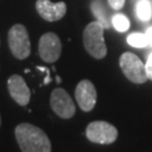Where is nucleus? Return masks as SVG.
Wrapping results in <instances>:
<instances>
[{"label": "nucleus", "instance_id": "8", "mask_svg": "<svg viewBox=\"0 0 152 152\" xmlns=\"http://www.w3.org/2000/svg\"><path fill=\"white\" fill-rule=\"evenodd\" d=\"M76 99L79 107L83 112H90L97 102V91L94 83L89 80H81L77 85Z\"/></svg>", "mask_w": 152, "mask_h": 152}, {"label": "nucleus", "instance_id": "20", "mask_svg": "<svg viewBox=\"0 0 152 152\" xmlns=\"http://www.w3.org/2000/svg\"><path fill=\"white\" fill-rule=\"evenodd\" d=\"M0 124H1V120H0Z\"/></svg>", "mask_w": 152, "mask_h": 152}, {"label": "nucleus", "instance_id": "18", "mask_svg": "<svg viewBox=\"0 0 152 152\" xmlns=\"http://www.w3.org/2000/svg\"><path fill=\"white\" fill-rule=\"evenodd\" d=\"M147 63H148V64L152 65V53H151V54H150V55H149V58H148Z\"/></svg>", "mask_w": 152, "mask_h": 152}, {"label": "nucleus", "instance_id": "4", "mask_svg": "<svg viewBox=\"0 0 152 152\" xmlns=\"http://www.w3.org/2000/svg\"><path fill=\"white\" fill-rule=\"evenodd\" d=\"M120 66L125 77L133 83L141 85L148 80L145 64L134 53L125 52L121 55Z\"/></svg>", "mask_w": 152, "mask_h": 152}, {"label": "nucleus", "instance_id": "19", "mask_svg": "<svg viewBox=\"0 0 152 152\" xmlns=\"http://www.w3.org/2000/svg\"><path fill=\"white\" fill-rule=\"evenodd\" d=\"M56 82H61V78H60V77H56Z\"/></svg>", "mask_w": 152, "mask_h": 152}, {"label": "nucleus", "instance_id": "6", "mask_svg": "<svg viewBox=\"0 0 152 152\" xmlns=\"http://www.w3.org/2000/svg\"><path fill=\"white\" fill-rule=\"evenodd\" d=\"M51 108L61 118H71L76 113V106L71 99L70 95L62 88H56L51 94Z\"/></svg>", "mask_w": 152, "mask_h": 152}, {"label": "nucleus", "instance_id": "2", "mask_svg": "<svg viewBox=\"0 0 152 152\" xmlns=\"http://www.w3.org/2000/svg\"><path fill=\"white\" fill-rule=\"evenodd\" d=\"M104 29L102 23L91 22L83 31V45L89 54L95 59H104L107 54V48L104 39Z\"/></svg>", "mask_w": 152, "mask_h": 152}, {"label": "nucleus", "instance_id": "11", "mask_svg": "<svg viewBox=\"0 0 152 152\" xmlns=\"http://www.w3.org/2000/svg\"><path fill=\"white\" fill-rule=\"evenodd\" d=\"M136 15L142 22H148L152 17V5L149 0H140L136 5Z\"/></svg>", "mask_w": 152, "mask_h": 152}, {"label": "nucleus", "instance_id": "10", "mask_svg": "<svg viewBox=\"0 0 152 152\" xmlns=\"http://www.w3.org/2000/svg\"><path fill=\"white\" fill-rule=\"evenodd\" d=\"M8 90L11 98L20 106H26L31 99V90L27 87L24 78L18 75H12L8 79Z\"/></svg>", "mask_w": 152, "mask_h": 152}, {"label": "nucleus", "instance_id": "9", "mask_svg": "<svg viewBox=\"0 0 152 152\" xmlns=\"http://www.w3.org/2000/svg\"><path fill=\"white\" fill-rule=\"evenodd\" d=\"M36 10L39 16L48 22H58L66 12V5L63 1L52 2L51 0H37Z\"/></svg>", "mask_w": 152, "mask_h": 152}, {"label": "nucleus", "instance_id": "7", "mask_svg": "<svg viewBox=\"0 0 152 152\" xmlns=\"http://www.w3.org/2000/svg\"><path fill=\"white\" fill-rule=\"evenodd\" d=\"M62 45L59 36L54 33H46L38 42V53L41 59L48 63H53L60 58Z\"/></svg>", "mask_w": 152, "mask_h": 152}, {"label": "nucleus", "instance_id": "12", "mask_svg": "<svg viewBox=\"0 0 152 152\" xmlns=\"http://www.w3.org/2000/svg\"><path fill=\"white\" fill-rule=\"evenodd\" d=\"M91 10L94 12V15L96 16V18L98 19V22L102 23L105 28H108L109 22L107 19V15H106L105 7H104L103 4L100 1H98V0H95L91 4Z\"/></svg>", "mask_w": 152, "mask_h": 152}, {"label": "nucleus", "instance_id": "16", "mask_svg": "<svg viewBox=\"0 0 152 152\" xmlns=\"http://www.w3.org/2000/svg\"><path fill=\"white\" fill-rule=\"evenodd\" d=\"M145 36H147V39H148V44H149L150 46H152V27H149L147 29Z\"/></svg>", "mask_w": 152, "mask_h": 152}, {"label": "nucleus", "instance_id": "13", "mask_svg": "<svg viewBox=\"0 0 152 152\" xmlns=\"http://www.w3.org/2000/svg\"><path fill=\"white\" fill-rule=\"evenodd\" d=\"M127 43L130 44L133 48H137V49H142L148 46V39L145 34L143 33H132L127 36Z\"/></svg>", "mask_w": 152, "mask_h": 152}, {"label": "nucleus", "instance_id": "3", "mask_svg": "<svg viewBox=\"0 0 152 152\" xmlns=\"http://www.w3.org/2000/svg\"><path fill=\"white\" fill-rule=\"evenodd\" d=\"M8 44L12 55L24 60L31 54V42L26 27L22 24L14 25L8 32Z\"/></svg>", "mask_w": 152, "mask_h": 152}, {"label": "nucleus", "instance_id": "5", "mask_svg": "<svg viewBox=\"0 0 152 152\" xmlns=\"http://www.w3.org/2000/svg\"><path fill=\"white\" fill-rule=\"evenodd\" d=\"M88 140L98 144H112L116 141L118 132L114 125L105 121H96L88 124L86 130Z\"/></svg>", "mask_w": 152, "mask_h": 152}, {"label": "nucleus", "instance_id": "15", "mask_svg": "<svg viewBox=\"0 0 152 152\" xmlns=\"http://www.w3.org/2000/svg\"><path fill=\"white\" fill-rule=\"evenodd\" d=\"M109 6L115 9V10H120L123 8V6L125 5V0H108Z\"/></svg>", "mask_w": 152, "mask_h": 152}, {"label": "nucleus", "instance_id": "1", "mask_svg": "<svg viewBox=\"0 0 152 152\" xmlns=\"http://www.w3.org/2000/svg\"><path fill=\"white\" fill-rule=\"evenodd\" d=\"M15 135L23 152H51L49 137L37 126L22 123L15 129Z\"/></svg>", "mask_w": 152, "mask_h": 152}, {"label": "nucleus", "instance_id": "17", "mask_svg": "<svg viewBox=\"0 0 152 152\" xmlns=\"http://www.w3.org/2000/svg\"><path fill=\"white\" fill-rule=\"evenodd\" d=\"M145 69H147V76H148V79H150L152 80V65L148 64L145 63Z\"/></svg>", "mask_w": 152, "mask_h": 152}, {"label": "nucleus", "instance_id": "14", "mask_svg": "<svg viewBox=\"0 0 152 152\" xmlns=\"http://www.w3.org/2000/svg\"><path fill=\"white\" fill-rule=\"evenodd\" d=\"M112 24H113L115 29L121 33L126 32L130 28V20L123 14H116V15H114L113 19H112Z\"/></svg>", "mask_w": 152, "mask_h": 152}]
</instances>
